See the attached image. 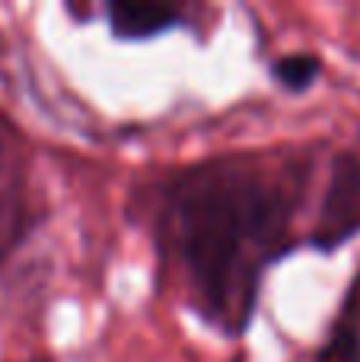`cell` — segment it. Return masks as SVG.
Here are the masks:
<instances>
[{
	"label": "cell",
	"mask_w": 360,
	"mask_h": 362,
	"mask_svg": "<svg viewBox=\"0 0 360 362\" xmlns=\"http://www.w3.org/2000/svg\"><path fill=\"white\" fill-rule=\"evenodd\" d=\"M313 362H360V283H354L351 296L344 299L329 340Z\"/></svg>",
	"instance_id": "cell-4"
},
{
	"label": "cell",
	"mask_w": 360,
	"mask_h": 362,
	"mask_svg": "<svg viewBox=\"0 0 360 362\" xmlns=\"http://www.w3.org/2000/svg\"><path fill=\"white\" fill-rule=\"evenodd\" d=\"M293 200L281 172L249 159H217L172 181L166 232L210 325L227 334L249 325L261 274L287 245Z\"/></svg>",
	"instance_id": "cell-1"
},
{
	"label": "cell",
	"mask_w": 360,
	"mask_h": 362,
	"mask_svg": "<svg viewBox=\"0 0 360 362\" xmlns=\"http://www.w3.org/2000/svg\"><path fill=\"white\" fill-rule=\"evenodd\" d=\"M319 76V61L313 54H287L274 64V80L281 86L293 89V93H303L316 83Z\"/></svg>",
	"instance_id": "cell-5"
},
{
	"label": "cell",
	"mask_w": 360,
	"mask_h": 362,
	"mask_svg": "<svg viewBox=\"0 0 360 362\" xmlns=\"http://www.w3.org/2000/svg\"><path fill=\"white\" fill-rule=\"evenodd\" d=\"M106 13L112 32L128 42L163 35L179 23V10L169 4H112Z\"/></svg>",
	"instance_id": "cell-3"
},
{
	"label": "cell",
	"mask_w": 360,
	"mask_h": 362,
	"mask_svg": "<svg viewBox=\"0 0 360 362\" xmlns=\"http://www.w3.org/2000/svg\"><path fill=\"white\" fill-rule=\"evenodd\" d=\"M319 245L332 248L360 229V159L348 156L335 165L322 216H319Z\"/></svg>",
	"instance_id": "cell-2"
}]
</instances>
